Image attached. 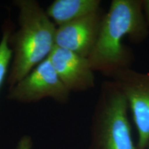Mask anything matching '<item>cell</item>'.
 Returning a JSON list of instances; mask_svg holds the SVG:
<instances>
[{
	"label": "cell",
	"instance_id": "cell-1",
	"mask_svg": "<svg viewBox=\"0 0 149 149\" xmlns=\"http://www.w3.org/2000/svg\"><path fill=\"white\" fill-rule=\"evenodd\" d=\"M148 25L141 0H113L104 14L96 43L88 57L94 72L111 77L121 70L130 68L133 53L124 44L129 37L140 42L148 35Z\"/></svg>",
	"mask_w": 149,
	"mask_h": 149
},
{
	"label": "cell",
	"instance_id": "cell-2",
	"mask_svg": "<svg viewBox=\"0 0 149 149\" xmlns=\"http://www.w3.org/2000/svg\"><path fill=\"white\" fill-rule=\"evenodd\" d=\"M19 27L13 31L10 45L12 61L6 82L9 88L49 57L55 46L57 26L35 0H16Z\"/></svg>",
	"mask_w": 149,
	"mask_h": 149
},
{
	"label": "cell",
	"instance_id": "cell-3",
	"mask_svg": "<svg viewBox=\"0 0 149 149\" xmlns=\"http://www.w3.org/2000/svg\"><path fill=\"white\" fill-rule=\"evenodd\" d=\"M125 97L111 81L102 83L91 128L90 149H137Z\"/></svg>",
	"mask_w": 149,
	"mask_h": 149
},
{
	"label": "cell",
	"instance_id": "cell-4",
	"mask_svg": "<svg viewBox=\"0 0 149 149\" xmlns=\"http://www.w3.org/2000/svg\"><path fill=\"white\" fill-rule=\"evenodd\" d=\"M111 78L127 101L137 130V148L147 149L149 145V72L126 68Z\"/></svg>",
	"mask_w": 149,
	"mask_h": 149
},
{
	"label": "cell",
	"instance_id": "cell-5",
	"mask_svg": "<svg viewBox=\"0 0 149 149\" xmlns=\"http://www.w3.org/2000/svg\"><path fill=\"white\" fill-rule=\"evenodd\" d=\"M70 93L47 58L9 88L7 98L22 104L35 103L44 99H51L59 104H66Z\"/></svg>",
	"mask_w": 149,
	"mask_h": 149
},
{
	"label": "cell",
	"instance_id": "cell-6",
	"mask_svg": "<svg viewBox=\"0 0 149 149\" xmlns=\"http://www.w3.org/2000/svg\"><path fill=\"white\" fill-rule=\"evenodd\" d=\"M48 59L70 93L85 92L95 86V77L88 58L55 46Z\"/></svg>",
	"mask_w": 149,
	"mask_h": 149
},
{
	"label": "cell",
	"instance_id": "cell-7",
	"mask_svg": "<svg viewBox=\"0 0 149 149\" xmlns=\"http://www.w3.org/2000/svg\"><path fill=\"white\" fill-rule=\"evenodd\" d=\"M103 15L100 10L57 26L55 46L88 58L97 39Z\"/></svg>",
	"mask_w": 149,
	"mask_h": 149
},
{
	"label": "cell",
	"instance_id": "cell-8",
	"mask_svg": "<svg viewBox=\"0 0 149 149\" xmlns=\"http://www.w3.org/2000/svg\"><path fill=\"white\" fill-rule=\"evenodd\" d=\"M100 5V0H55L45 11L57 27L99 12Z\"/></svg>",
	"mask_w": 149,
	"mask_h": 149
},
{
	"label": "cell",
	"instance_id": "cell-9",
	"mask_svg": "<svg viewBox=\"0 0 149 149\" xmlns=\"http://www.w3.org/2000/svg\"><path fill=\"white\" fill-rule=\"evenodd\" d=\"M14 31L11 21L6 20L3 24L0 40V92L3 84L7 81L12 61L13 52L10 45V37Z\"/></svg>",
	"mask_w": 149,
	"mask_h": 149
},
{
	"label": "cell",
	"instance_id": "cell-10",
	"mask_svg": "<svg viewBox=\"0 0 149 149\" xmlns=\"http://www.w3.org/2000/svg\"><path fill=\"white\" fill-rule=\"evenodd\" d=\"M143 10L144 12L145 19L149 26V0L143 1Z\"/></svg>",
	"mask_w": 149,
	"mask_h": 149
},
{
	"label": "cell",
	"instance_id": "cell-11",
	"mask_svg": "<svg viewBox=\"0 0 149 149\" xmlns=\"http://www.w3.org/2000/svg\"><path fill=\"white\" fill-rule=\"evenodd\" d=\"M147 149H149V145H148V148H147Z\"/></svg>",
	"mask_w": 149,
	"mask_h": 149
}]
</instances>
